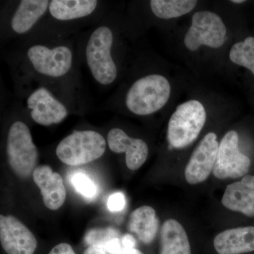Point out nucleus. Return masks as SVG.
I'll use <instances>...</instances> for the list:
<instances>
[{
  "label": "nucleus",
  "mask_w": 254,
  "mask_h": 254,
  "mask_svg": "<svg viewBox=\"0 0 254 254\" xmlns=\"http://www.w3.org/2000/svg\"><path fill=\"white\" fill-rule=\"evenodd\" d=\"M115 36L108 25L98 26L90 33L85 47V59L91 76L102 86H110L118 77L113 56Z\"/></svg>",
  "instance_id": "1"
},
{
  "label": "nucleus",
  "mask_w": 254,
  "mask_h": 254,
  "mask_svg": "<svg viewBox=\"0 0 254 254\" xmlns=\"http://www.w3.org/2000/svg\"><path fill=\"white\" fill-rule=\"evenodd\" d=\"M170 95L171 86L165 76L148 74L132 83L125 95V105L131 113L147 116L163 108Z\"/></svg>",
  "instance_id": "2"
},
{
  "label": "nucleus",
  "mask_w": 254,
  "mask_h": 254,
  "mask_svg": "<svg viewBox=\"0 0 254 254\" xmlns=\"http://www.w3.org/2000/svg\"><path fill=\"white\" fill-rule=\"evenodd\" d=\"M204 106L190 100L177 106L168 123L169 143L175 148H184L198 138L206 122Z\"/></svg>",
  "instance_id": "3"
},
{
  "label": "nucleus",
  "mask_w": 254,
  "mask_h": 254,
  "mask_svg": "<svg viewBox=\"0 0 254 254\" xmlns=\"http://www.w3.org/2000/svg\"><path fill=\"white\" fill-rule=\"evenodd\" d=\"M32 69L43 77L59 79L66 77L73 69L74 57L71 47L65 44L32 45L26 53Z\"/></svg>",
  "instance_id": "4"
},
{
  "label": "nucleus",
  "mask_w": 254,
  "mask_h": 254,
  "mask_svg": "<svg viewBox=\"0 0 254 254\" xmlns=\"http://www.w3.org/2000/svg\"><path fill=\"white\" fill-rule=\"evenodd\" d=\"M106 146V140L98 132L92 130L76 131L60 142L56 148V155L63 163L78 166L101 158Z\"/></svg>",
  "instance_id": "5"
},
{
  "label": "nucleus",
  "mask_w": 254,
  "mask_h": 254,
  "mask_svg": "<svg viewBox=\"0 0 254 254\" xmlns=\"http://www.w3.org/2000/svg\"><path fill=\"white\" fill-rule=\"evenodd\" d=\"M8 163L18 177L26 178L37 168L38 150L33 143L31 131L26 123L16 120L10 126L6 139Z\"/></svg>",
  "instance_id": "6"
},
{
  "label": "nucleus",
  "mask_w": 254,
  "mask_h": 254,
  "mask_svg": "<svg viewBox=\"0 0 254 254\" xmlns=\"http://www.w3.org/2000/svg\"><path fill=\"white\" fill-rule=\"evenodd\" d=\"M226 34V26L218 14L210 11H197L192 16L184 43L192 52L203 46L217 49L223 46Z\"/></svg>",
  "instance_id": "7"
},
{
  "label": "nucleus",
  "mask_w": 254,
  "mask_h": 254,
  "mask_svg": "<svg viewBox=\"0 0 254 254\" xmlns=\"http://www.w3.org/2000/svg\"><path fill=\"white\" fill-rule=\"evenodd\" d=\"M250 165V159L239 149L237 132L233 130L227 132L219 144L213 170L214 176L220 180L244 177L249 173Z\"/></svg>",
  "instance_id": "8"
},
{
  "label": "nucleus",
  "mask_w": 254,
  "mask_h": 254,
  "mask_svg": "<svg viewBox=\"0 0 254 254\" xmlns=\"http://www.w3.org/2000/svg\"><path fill=\"white\" fill-rule=\"evenodd\" d=\"M26 107L32 120L42 126L62 123L68 114L66 105L44 86L30 93L26 100Z\"/></svg>",
  "instance_id": "9"
},
{
  "label": "nucleus",
  "mask_w": 254,
  "mask_h": 254,
  "mask_svg": "<svg viewBox=\"0 0 254 254\" xmlns=\"http://www.w3.org/2000/svg\"><path fill=\"white\" fill-rule=\"evenodd\" d=\"M218 148L215 133L210 132L203 137L192 153L185 169V179L189 184L197 185L208 179L215 166Z\"/></svg>",
  "instance_id": "10"
},
{
  "label": "nucleus",
  "mask_w": 254,
  "mask_h": 254,
  "mask_svg": "<svg viewBox=\"0 0 254 254\" xmlns=\"http://www.w3.org/2000/svg\"><path fill=\"white\" fill-rule=\"evenodd\" d=\"M0 242L7 254H34L36 237L12 215H0Z\"/></svg>",
  "instance_id": "11"
},
{
  "label": "nucleus",
  "mask_w": 254,
  "mask_h": 254,
  "mask_svg": "<svg viewBox=\"0 0 254 254\" xmlns=\"http://www.w3.org/2000/svg\"><path fill=\"white\" fill-rule=\"evenodd\" d=\"M107 143L114 153H125L127 168L130 170H138L146 161L149 148L141 138H132L120 128L110 130Z\"/></svg>",
  "instance_id": "12"
},
{
  "label": "nucleus",
  "mask_w": 254,
  "mask_h": 254,
  "mask_svg": "<svg viewBox=\"0 0 254 254\" xmlns=\"http://www.w3.org/2000/svg\"><path fill=\"white\" fill-rule=\"evenodd\" d=\"M33 178L41 190L43 203L47 208L56 210L63 206L66 200V191L63 177L59 173L53 172L48 165H41L35 169Z\"/></svg>",
  "instance_id": "13"
},
{
  "label": "nucleus",
  "mask_w": 254,
  "mask_h": 254,
  "mask_svg": "<svg viewBox=\"0 0 254 254\" xmlns=\"http://www.w3.org/2000/svg\"><path fill=\"white\" fill-rule=\"evenodd\" d=\"M224 207L254 217V176L246 175L241 181L229 185L222 198Z\"/></svg>",
  "instance_id": "14"
},
{
  "label": "nucleus",
  "mask_w": 254,
  "mask_h": 254,
  "mask_svg": "<svg viewBox=\"0 0 254 254\" xmlns=\"http://www.w3.org/2000/svg\"><path fill=\"white\" fill-rule=\"evenodd\" d=\"M50 1L48 0H22L10 18L11 32L18 36L26 34L48 13Z\"/></svg>",
  "instance_id": "15"
},
{
  "label": "nucleus",
  "mask_w": 254,
  "mask_h": 254,
  "mask_svg": "<svg viewBox=\"0 0 254 254\" xmlns=\"http://www.w3.org/2000/svg\"><path fill=\"white\" fill-rule=\"evenodd\" d=\"M218 254H243L254 252V227H237L220 232L213 241Z\"/></svg>",
  "instance_id": "16"
},
{
  "label": "nucleus",
  "mask_w": 254,
  "mask_h": 254,
  "mask_svg": "<svg viewBox=\"0 0 254 254\" xmlns=\"http://www.w3.org/2000/svg\"><path fill=\"white\" fill-rule=\"evenodd\" d=\"M99 4L95 0H52L48 13L53 19L68 22L88 17Z\"/></svg>",
  "instance_id": "17"
},
{
  "label": "nucleus",
  "mask_w": 254,
  "mask_h": 254,
  "mask_svg": "<svg viewBox=\"0 0 254 254\" xmlns=\"http://www.w3.org/2000/svg\"><path fill=\"white\" fill-rule=\"evenodd\" d=\"M160 254H191L187 232L175 219H168L162 227Z\"/></svg>",
  "instance_id": "18"
},
{
  "label": "nucleus",
  "mask_w": 254,
  "mask_h": 254,
  "mask_svg": "<svg viewBox=\"0 0 254 254\" xmlns=\"http://www.w3.org/2000/svg\"><path fill=\"white\" fill-rule=\"evenodd\" d=\"M159 220L154 208L143 205L133 210L130 215L128 228L136 234L138 240L145 245L152 243L156 237Z\"/></svg>",
  "instance_id": "19"
},
{
  "label": "nucleus",
  "mask_w": 254,
  "mask_h": 254,
  "mask_svg": "<svg viewBox=\"0 0 254 254\" xmlns=\"http://www.w3.org/2000/svg\"><path fill=\"white\" fill-rule=\"evenodd\" d=\"M195 0H151L152 12L161 19L180 17L190 12L196 6Z\"/></svg>",
  "instance_id": "20"
},
{
  "label": "nucleus",
  "mask_w": 254,
  "mask_h": 254,
  "mask_svg": "<svg viewBox=\"0 0 254 254\" xmlns=\"http://www.w3.org/2000/svg\"><path fill=\"white\" fill-rule=\"evenodd\" d=\"M229 57L232 63L247 68L254 75V37H247L245 41L235 43L230 50Z\"/></svg>",
  "instance_id": "21"
},
{
  "label": "nucleus",
  "mask_w": 254,
  "mask_h": 254,
  "mask_svg": "<svg viewBox=\"0 0 254 254\" xmlns=\"http://www.w3.org/2000/svg\"><path fill=\"white\" fill-rule=\"evenodd\" d=\"M71 182L75 190L87 198H93L98 191L96 185L88 175L76 173L71 177Z\"/></svg>",
  "instance_id": "22"
},
{
  "label": "nucleus",
  "mask_w": 254,
  "mask_h": 254,
  "mask_svg": "<svg viewBox=\"0 0 254 254\" xmlns=\"http://www.w3.org/2000/svg\"><path fill=\"white\" fill-rule=\"evenodd\" d=\"M115 238H120L118 230L112 227L103 229H93L87 232L84 237V242L88 247L105 243Z\"/></svg>",
  "instance_id": "23"
},
{
  "label": "nucleus",
  "mask_w": 254,
  "mask_h": 254,
  "mask_svg": "<svg viewBox=\"0 0 254 254\" xmlns=\"http://www.w3.org/2000/svg\"><path fill=\"white\" fill-rule=\"evenodd\" d=\"M83 254H122L121 239L115 238L105 243L90 246Z\"/></svg>",
  "instance_id": "24"
},
{
  "label": "nucleus",
  "mask_w": 254,
  "mask_h": 254,
  "mask_svg": "<svg viewBox=\"0 0 254 254\" xmlns=\"http://www.w3.org/2000/svg\"><path fill=\"white\" fill-rule=\"evenodd\" d=\"M126 205L125 195L122 192H117L109 197L108 200V208L112 212L122 211Z\"/></svg>",
  "instance_id": "25"
},
{
  "label": "nucleus",
  "mask_w": 254,
  "mask_h": 254,
  "mask_svg": "<svg viewBox=\"0 0 254 254\" xmlns=\"http://www.w3.org/2000/svg\"><path fill=\"white\" fill-rule=\"evenodd\" d=\"M48 254H76L71 245L66 243H61L55 246Z\"/></svg>",
  "instance_id": "26"
},
{
  "label": "nucleus",
  "mask_w": 254,
  "mask_h": 254,
  "mask_svg": "<svg viewBox=\"0 0 254 254\" xmlns=\"http://www.w3.org/2000/svg\"><path fill=\"white\" fill-rule=\"evenodd\" d=\"M122 247L127 248V247H135L136 245V241L134 237L130 234H127L124 235L121 238Z\"/></svg>",
  "instance_id": "27"
},
{
  "label": "nucleus",
  "mask_w": 254,
  "mask_h": 254,
  "mask_svg": "<svg viewBox=\"0 0 254 254\" xmlns=\"http://www.w3.org/2000/svg\"><path fill=\"white\" fill-rule=\"evenodd\" d=\"M122 254H143L135 247H122Z\"/></svg>",
  "instance_id": "28"
},
{
  "label": "nucleus",
  "mask_w": 254,
  "mask_h": 254,
  "mask_svg": "<svg viewBox=\"0 0 254 254\" xmlns=\"http://www.w3.org/2000/svg\"><path fill=\"white\" fill-rule=\"evenodd\" d=\"M232 2L235 3V4H242L245 2V0H232Z\"/></svg>",
  "instance_id": "29"
}]
</instances>
